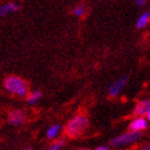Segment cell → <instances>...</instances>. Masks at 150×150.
I'll return each instance as SVG.
<instances>
[{
  "mask_svg": "<svg viewBox=\"0 0 150 150\" xmlns=\"http://www.w3.org/2000/svg\"><path fill=\"white\" fill-rule=\"evenodd\" d=\"M89 121L85 115H76L66 125V133L70 137H77L88 128Z\"/></svg>",
  "mask_w": 150,
  "mask_h": 150,
  "instance_id": "6da1fadb",
  "label": "cell"
},
{
  "mask_svg": "<svg viewBox=\"0 0 150 150\" xmlns=\"http://www.w3.org/2000/svg\"><path fill=\"white\" fill-rule=\"evenodd\" d=\"M4 87L9 92L19 97H25L28 92V85L24 79L17 76H9L4 81Z\"/></svg>",
  "mask_w": 150,
  "mask_h": 150,
  "instance_id": "7a4b0ae2",
  "label": "cell"
},
{
  "mask_svg": "<svg viewBox=\"0 0 150 150\" xmlns=\"http://www.w3.org/2000/svg\"><path fill=\"white\" fill-rule=\"evenodd\" d=\"M142 137V133L138 132H131L129 131L127 133L120 134L118 136L114 137L110 141V145L112 147H121V146H127V145L133 144L135 142H137Z\"/></svg>",
  "mask_w": 150,
  "mask_h": 150,
  "instance_id": "3957f363",
  "label": "cell"
},
{
  "mask_svg": "<svg viewBox=\"0 0 150 150\" xmlns=\"http://www.w3.org/2000/svg\"><path fill=\"white\" fill-rule=\"evenodd\" d=\"M148 127V120L144 117H136L133 119L129 125V130L131 132H138L142 133V131L146 130Z\"/></svg>",
  "mask_w": 150,
  "mask_h": 150,
  "instance_id": "277c9868",
  "label": "cell"
},
{
  "mask_svg": "<svg viewBox=\"0 0 150 150\" xmlns=\"http://www.w3.org/2000/svg\"><path fill=\"white\" fill-rule=\"evenodd\" d=\"M128 83V77L127 76H123V77L119 78L118 81H116L115 83H112L110 85V89H108V94H110V97H117L121 90L123 88L125 87V85Z\"/></svg>",
  "mask_w": 150,
  "mask_h": 150,
  "instance_id": "5b68a950",
  "label": "cell"
},
{
  "mask_svg": "<svg viewBox=\"0 0 150 150\" xmlns=\"http://www.w3.org/2000/svg\"><path fill=\"white\" fill-rule=\"evenodd\" d=\"M149 112H150V100H142L135 105L134 115H136L137 117L147 116V114Z\"/></svg>",
  "mask_w": 150,
  "mask_h": 150,
  "instance_id": "8992f818",
  "label": "cell"
},
{
  "mask_svg": "<svg viewBox=\"0 0 150 150\" xmlns=\"http://www.w3.org/2000/svg\"><path fill=\"white\" fill-rule=\"evenodd\" d=\"M25 120V114L22 110H13L10 112L9 121L13 125H22Z\"/></svg>",
  "mask_w": 150,
  "mask_h": 150,
  "instance_id": "52a82bcc",
  "label": "cell"
},
{
  "mask_svg": "<svg viewBox=\"0 0 150 150\" xmlns=\"http://www.w3.org/2000/svg\"><path fill=\"white\" fill-rule=\"evenodd\" d=\"M19 9V6L16 4V3L9 2L6 4H3V6H0V16H4L6 15L8 13H12L15 12Z\"/></svg>",
  "mask_w": 150,
  "mask_h": 150,
  "instance_id": "ba28073f",
  "label": "cell"
},
{
  "mask_svg": "<svg viewBox=\"0 0 150 150\" xmlns=\"http://www.w3.org/2000/svg\"><path fill=\"white\" fill-rule=\"evenodd\" d=\"M149 21H150V12L143 13V14L139 16V18L137 19V22H136V27H137V28H144L145 26L148 24Z\"/></svg>",
  "mask_w": 150,
  "mask_h": 150,
  "instance_id": "9c48e42d",
  "label": "cell"
},
{
  "mask_svg": "<svg viewBox=\"0 0 150 150\" xmlns=\"http://www.w3.org/2000/svg\"><path fill=\"white\" fill-rule=\"evenodd\" d=\"M61 131V125H55L53 127H50L48 130H47V137L50 139H54L58 136V134Z\"/></svg>",
  "mask_w": 150,
  "mask_h": 150,
  "instance_id": "30bf717a",
  "label": "cell"
},
{
  "mask_svg": "<svg viewBox=\"0 0 150 150\" xmlns=\"http://www.w3.org/2000/svg\"><path fill=\"white\" fill-rule=\"evenodd\" d=\"M42 96H43V93H42L41 91L35 90V91H33L32 93L29 94V97H28V99H27V101H28L29 104H35V102L39 100V99H41V98H42Z\"/></svg>",
  "mask_w": 150,
  "mask_h": 150,
  "instance_id": "8fae6325",
  "label": "cell"
},
{
  "mask_svg": "<svg viewBox=\"0 0 150 150\" xmlns=\"http://www.w3.org/2000/svg\"><path fill=\"white\" fill-rule=\"evenodd\" d=\"M86 13V8L84 6H77L73 9V14L75 16H83Z\"/></svg>",
  "mask_w": 150,
  "mask_h": 150,
  "instance_id": "7c38bea8",
  "label": "cell"
},
{
  "mask_svg": "<svg viewBox=\"0 0 150 150\" xmlns=\"http://www.w3.org/2000/svg\"><path fill=\"white\" fill-rule=\"evenodd\" d=\"M63 145H64V141H63V139H60L59 142H57V143L53 144L52 146H50V147L45 150H60L61 148H62Z\"/></svg>",
  "mask_w": 150,
  "mask_h": 150,
  "instance_id": "4fadbf2b",
  "label": "cell"
},
{
  "mask_svg": "<svg viewBox=\"0 0 150 150\" xmlns=\"http://www.w3.org/2000/svg\"><path fill=\"white\" fill-rule=\"evenodd\" d=\"M146 2H147V0H135V3L138 6H143Z\"/></svg>",
  "mask_w": 150,
  "mask_h": 150,
  "instance_id": "5bb4252c",
  "label": "cell"
},
{
  "mask_svg": "<svg viewBox=\"0 0 150 150\" xmlns=\"http://www.w3.org/2000/svg\"><path fill=\"white\" fill-rule=\"evenodd\" d=\"M94 150H110V148L106 147V146H99V147H97Z\"/></svg>",
  "mask_w": 150,
  "mask_h": 150,
  "instance_id": "9a60e30c",
  "label": "cell"
},
{
  "mask_svg": "<svg viewBox=\"0 0 150 150\" xmlns=\"http://www.w3.org/2000/svg\"><path fill=\"white\" fill-rule=\"evenodd\" d=\"M146 119H147L148 121H150V112L147 114V116H146Z\"/></svg>",
  "mask_w": 150,
  "mask_h": 150,
  "instance_id": "2e32d148",
  "label": "cell"
},
{
  "mask_svg": "<svg viewBox=\"0 0 150 150\" xmlns=\"http://www.w3.org/2000/svg\"><path fill=\"white\" fill-rule=\"evenodd\" d=\"M143 150H150V145H148V146L144 147V148H143Z\"/></svg>",
  "mask_w": 150,
  "mask_h": 150,
  "instance_id": "e0dca14e",
  "label": "cell"
},
{
  "mask_svg": "<svg viewBox=\"0 0 150 150\" xmlns=\"http://www.w3.org/2000/svg\"><path fill=\"white\" fill-rule=\"evenodd\" d=\"M23 150H31V148H28V147H27V148H24Z\"/></svg>",
  "mask_w": 150,
  "mask_h": 150,
  "instance_id": "ac0fdd59",
  "label": "cell"
},
{
  "mask_svg": "<svg viewBox=\"0 0 150 150\" xmlns=\"http://www.w3.org/2000/svg\"><path fill=\"white\" fill-rule=\"evenodd\" d=\"M78 150H88V149H78Z\"/></svg>",
  "mask_w": 150,
  "mask_h": 150,
  "instance_id": "d6986e66",
  "label": "cell"
}]
</instances>
